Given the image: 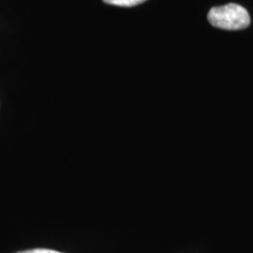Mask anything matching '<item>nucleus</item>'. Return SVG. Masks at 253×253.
Instances as JSON below:
<instances>
[{
	"label": "nucleus",
	"instance_id": "1",
	"mask_svg": "<svg viewBox=\"0 0 253 253\" xmlns=\"http://www.w3.org/2000/svg\"><path fill=\"white\" fill-rule=\"evenodd\" d=\"M208 20L212 26L221 30H244L250 25V15L243 6L227 4L209 11Z\"/></svg>",
	"mask_w": 253,
	"mask_h": 253
},
{
	"label": "nucleus",
	"instance_id": "2",
	"mask_svg": "<svg viewBox=\"0 0 253 253\" xmlns=\"http://www.w3.org/2000/svg\"><path fill=\"white\" fill-rule=\"evenodd\" d=\"M103 2L113 6H120V7H134L147 1V0H102Z\"/></svg>",
	"mask_w": 253,
	"mask_h": 253
},
{
	"label": "nucleus",
	"instance_id": "3",
	"mask_svg": "<svg viewBox=\"0 0 253 253\" xmlns=\"http://www.w3.org/2000/svg\"><path fill=\"white\" fill-rule=\"evenodd\" d=\"M15 253H63L55 251V250L50 249H31V250H25V251H19Z\"/></svg>",
	"mask_w": 253,
	"mask_h": 253
}]
</instances>
